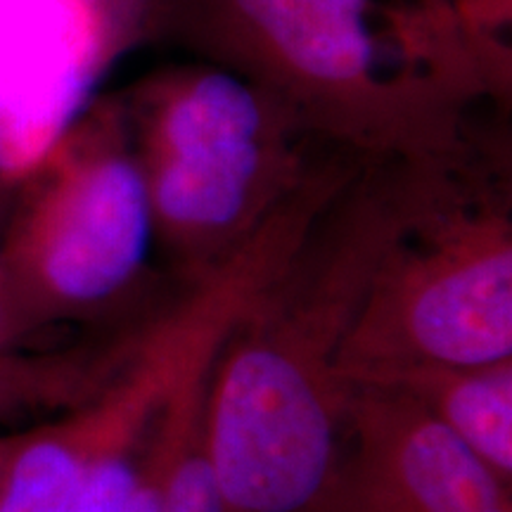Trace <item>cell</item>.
<instances>
[{"label": "cell", "mask_w": 512, "mask_h": 512, "mask_svg": "<svg viewBox=\"0 0 512 512\" xmlns=\"http://www.w3.org/2000/svg\"><path fill=\"white\" fill-rule=\"evenodd\" d=\"M420 202V192H368L316 223L228 332L207 399L226 512L328 510L351 394L337 373L339 351Z\"/></svg>", "instance_id": "obj_1"}, {"label": "cell", "mask_w": 512, "mask_h": 512, "mask_svg": "<svg viewBox=\"0 0 512 512\" xmlns=\"http://www.w3.org/2000/svg\"><path fill=\"white\" fill-rule=\"evenodd\" d=\"M290 254L283 230L259 228L174 306L138 325L131 354L100 392L0 437V512H121L176 380L197 354L223 344Z\"/></svg>", "instance_id": "obj_2"}, {"label": "cell", "mask_w": 512, "mask_h": 512, "mask_svg": "<svg viewBox=\"0 0 512 512\" xmlns=\"http://www.w3.org/2000/svg\"><path fill=\"white\" fill-rule=\"evenodd\" d=\"M150 192L140 159L110 121L69 128L22 181L0 266L31 335L102 318L138 283L150 252Z\"/></svg>", "instance_id": "obj_3"}, {"label": "cell", "mask_w": 512, "mask_h": 512, "mask_svg": "<svg viewBox=\"0 0 512 512\" xmlns=\"http://www.w3.org/2000/svg\"><path fill=\"white\" fill-rule=\"evenodd\" d=\"M422 200L377 266L337 373L347 389L406 366L512 361V233L496 211Z\"/></svg>", "instance_id": "obj_4"}, {"label": "cell", "mask_w": 512, "mask_h": 512, "mask_svg": "<svg viewBox=\"0 0 512 512\" xmlns=\"http://www.w3.org/2000/svg\"><path fill=\"white\" fill-rule=\"evenodd\" d=\"M145 147L155 233L195 280L287 197L275 192L264 102L233 74H197L166 93Z\"/></svg>", "instance_id": "obj_5"}, {"label": "cell", "mask_w": 512, "mask_h": 512, "mask_svg": "<svg viewBox=\"0 0 512 512\" xmlns=\"http://www.w3.org/2000/svg\"><path fill=\"white\" fill-rule=\"evenodd\" d=\"M226 12L242 48L309 112L358 136L392 133L375 0H226Z\"/></svg>", "instance_id": "obj_6"}, {"label": "cell", "mask_w": 512, "mask_h": 512, "mask_svg": "<svg viewBox=\"0 0 512 512\" xmlns=\"http://www.w3.org/2000/svg\"><path fill=\"white\" fill-rule=\"evenodd\" d=\"M325 512H512L510 484L394 389L351 387Z\"/></svg>", "instance_id": "obj_7"}, {"label": "cell", "mask_w": 512, "mask_h": 512, "mask_svg": "<svg viewBox=\"0 0 512 512\" xmlns=\"http://www.w3.org/2000/svg\"><path fill=\"white\" fill-rule=\"evenodd\" d=\"M110 36L98 0H0V178L22 183L67 136Z\"/></svg>", "instance_id": "obj_8"}, {"label": "cell", "mask_w": 512, "mask_h": 512, "mask_svg": "<svg viewBox=\"0 0 512 512\" xmlns=\"http://www.w3.org/2000/svg\"><path fill=\"white\" fill-rule=\"evenodd\" d=\"M356 387L406 394L505 484L512 479V361L491 366H406Z\"/></svg>", "instance_id": "obj_9"}, {"label": "cell", "mask_w": 512, "mask_h": 512, "mask_svg": "<svg viewBox=\"0 0 512 512\" xmlns=\"http://www.w3.org/2000/svg\"><path fill=\"white\" fill-rule=\"evenodd\" d=\"M221 347L192 358L157 415L166 448L164 512H226L207 434L209 382Z\"/></svg>", "instance_id": "obj_10"}, {"label": "cell", "mask_w": 512, "mask_h": 512, "mask_svg": "<svg viewBox=\"0 0 512 512\" xmlns=\"http://www.w3.org/2000/svg\"><path fill=\"white\" fill-rule=\"evenodd\" d=\"M136 328L112 342L46 354H0V420L48 418L91 399L117 373Z\"/></svg>", "instance_id": "obj_11"}, {"label": "cell", "mask_w": 512, "mask_h": 512, "mask_svg": "<svg viewBox=\"0 0 512 512\" xmlns=\"http://www.w3.org/2000/svg\"><path fill=\"white\" fill-rule=\"evenodd\" d=\"M31 335L22 313H19L15 299H12L8 278L0 266V354L22 349L24 339Z\"/></svg>", "instance_id": "obj_12"}]
</instances>
